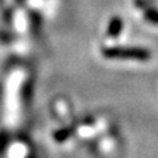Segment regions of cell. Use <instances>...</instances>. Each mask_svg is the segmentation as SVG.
<instances>
[{"mask_svg": "<svg viewBox=\"0 0 158 158\" xmlns=\"http://www.w3.org/2000/svg\"><path fill=\"white\" fill-rule=\"evenodd\" d=\"M145 17L149 20L150 23L158 24V11H156V9H148L145 12Z\"/></svg>", "mask_w": 158, "mask_h": 158, "instance_id": "cell-2", "label": "cell"}, {"mask_svg": "<svg viewBox=\"0 0 158 158\" xmlns=\"http://www.w3.org/2000/svg\"><path fill=\"white\" fill-rule=\"evenodd\" d=\"M107 56L110 57H117V58H135V59H145L150 58L149 52L144 49H113V50H107Z\"/></svg>", "mask_w": 158, "mask_h": 158, "instance_id": "cell-1", "label": "cell"}]
</instances>
